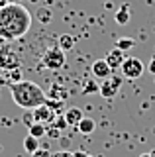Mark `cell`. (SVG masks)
<instances>
[{
	"mask_svg": "<svg viewBox=\"0 0 155 157\" xmlns=\"http://www.w3.org/2000/svg\"><path fill=\"white\" fill-rule=\"evenodd\" d=\"M10 94H12V100L24 110H33V108L47 102V94L43 92V88L32 81L10 82Z\"/></svg>",
	"mask_w": 155,
	"mask_h": 157,
	"instance_id": "cell-2",
	"label": "cell"
},
{
	"mask_svg": "<svg viewBox=\"0 0 155 157\" xmlns=\"http://www.w3.org/2000/svg\"><path fill=\"white\" fill-rule=\"evenodd\" d=\"M75 157H94V155H90V153H86V151H75L73 153Z\"/></svg>",
	"mask_w": 155,
	"mask_h": 157,
	"instance_id": "cell-27",
	"label": "cell"
},
{
	"mask_svg": "<svg viewBox=\"0 0 155 157\" xmlns=\"http://www.w3.org/2000/svg\"><path fill=\"white\" fill-rule=\"evenodd\" d=\"M120 69H122V75H124V78L135 81V78H139V77L143 75L145 65L142 63V59H138V57H126Z\"/></svg>",
	"mask_w": 155,
	"mask_h": 157,
	"instance_id": "cell-5",
	"label": "cell"
},
{
	"mask_svg": "<svg viewBox=\"0 0 155 157\" xmlns=\"http://www.w3.org/2000/svg\"><path fill=\"white\" fill-rule=\"evenodd\" d=\"M22 65V55L12 45L0 47V71H16Z\"/></svg>",
	"mask_w": 155,
	"mask_h": 157,
	"instance_id": "cell-3",
	"label": "cell"
},
{
	"mask_svg": "<svg viewBox=\"0 0 155 157\" xmlns=\"http://www.w3.org/2000/svg\"><path fill=\"white\" fill-rule=\"evenodd\" d=\"M53 126H55V128H59V130L63 132V130H65V128H67V126H69V124H67V120H65V116H63V114H61V116H57V118H55V122H53Z\"/></svg>",
	"mask_w": 155,
	"mask_h": 157,
	"instance_id": "cell-20",
	"label": "cell"
},
{
	"mask_svg": "<svg viewBox=\"0 0 155 157\" xmlns=\"http://www.w3.org/2000/svg\"><path fill=\"white\" fill-rule=\"evenodd\" d=\"M65 120H67V124L69 126H79V122L83 120V110H81V108H77V106H71V108H67L65 110Z\"/></svg>",
	"mask_w": 155,
	"mask_h": 157,
	"instance_id": "cell-10",
	"label": "cell"
},
{
	"mask_svg": "<svg viewBox=\"0 0 155 157\" xmlns=\"http://www.w3.org/2000/svg\"><path fill=\"white\" fill-rule=\"evenodd\" d=\"M120 86H122V77L118 75H110L108 78H104L102 85H100V94L104 98H114L118 94Z\"/></svg>",
	"mask_w": 155,
	"mask_h": 157,
	"instance_id": "cell-6",
	"label": "cell"
},
{
	"mask_svg": "<svg viewBox=\"0 0 155 157\" xmlns=\"http://www.w3.org/2000/svg\"><path fill=\"white\" fill-rule=\"evenodd\" d=\"M67 94H65V88H61L59 85H53L47 92V98H53V100H63Z\"/></svg>",
	"mask_w": 155,
	"mask_h": 157,
	"instance_id": "cell-15",
	"label": "cell"
},
{
	"mask_svg": "<svg viewBox=\"0 0 155 157\" xmlns=\"http://www.w3.org/2000/svg\"><path fill=\"white\" fill-rule=\"evenodd\" d=\"M24 149H26L28 153H36V151L40 149V140L28 134L26 137H24Z\"/></svg>",
	"mask_w": 155,
	"mask_h": 157,
	"instance_id": "cell-12",
	"label": "cell"
},
{
	"mask_svg": "<svg viewBox=\"0 0 155 157\" xmlns=\"http://www.w3.org/2000/svg\"><path fill=\"white\" fill-rule=\"evenodd\" d=\"M130 18H132V16H130V6L124 4V6L118 10V14H116V22H118L120 26H124V24L130 22Z\"/></svg>",
	"mask_w": 155,
	"mask_h": 157,
	"instance_id": "cell-14",
	"label": "cell"
},
{
	"mask_svg": "<svg viewBox=\"0 0 155 157\" xmlns=\"http://www.w3.org/2000/svg\"><path fill=\"white\" fill-rule=\"evenodd\" d=\"M135 45V39L134 37H120L118 41H116V47L122 49V51H128V49H132Z\"/></svg>",
	"mask_w": 155,
	"mask_h": 157,
	"instance_id": "cell-17",
	"label": "cell"
},
{
	"mask_svg": "<svg viewBox=\"0 0 155 157\" xmlns=\"http://www.w3.org/2000/svg\"><path fill=\"white\" fill-rule=\"evenodd\" d=\"M104 59H106V63H108V65L112 67V71H114V69H120V67H122V63H124L126 57H124V51H122V49L114 47L112 51H108V55H106Z\"/></svg>",
	"mask_w": 155,
	"mask_h": 157,
	"instance_id": "cell-9",
	"label": "cell"
},
{
	"mask_svg": "<svg viewBox=\"0 0 155 157\" xmlns=\"http://www.w3.org/2000/svg\"><path fill=\"white\" fill-rule=\"evenodd\" d=\"M65 63H67L65 51L59 47H51L41 55V65L45 69H49V71H59V69L65 67Z\"/></svg>",
	"mask_w": 155,
	"mask_h": 157,
	"instance_id": "cell-4",
	"label": "cell"
},
{
	"mask_svg": "<svg viewBox=\"0 0 155 157\" xmlns=\"http://www.w3.org/2000/svg\"><path fill=\"white\" fill-rule=\"evenodd\" d=\"M45 104L49 106L51 110H55V114H57V116H61V114H63V100H53V98H47Z\"/></svg>",
	"mask_w": 155,
	"mask_h": 157,
	"instance_id": "cell-19",
	"label": "cell"
},
{
	"mask_svg": "<svg viewBox=\"0 0 155 157\" xmlns=\"http://www.w3.org/2000/svg\"><path fill=\"white\" fill-rule=\"evenodd\" d=\"M51 155L53 153H49V149H41V147L36 151V153H32V157H51Z\"/></svg>",
	"mask_w": 155,
	"mask_h": 157,
	"instance_id": "cell-24",
	"label": "cell"
},
{
	"mask_svg": "<svg viewBox=\"0 0 155 157\" xmlns=\"http://www.w3.org/2000/svg\"><path fill=\"white\" fill-rule=\"evenodd\" d=\"M51 157H75V155H73L71 151H63L61 149V151H57V153H53Z\"/></svg>",
	"mask_w": 155,
	"mask_h": 157,
	"instance_id": "cell-25",
	"label": "cell"
},
{
	"mask_svg": "<svg viewBox=\"0 0 155 157\" xmlns=\"http://www.w3.org/2000/svg\"><path fill=\"white\" fill-rule=\"evenodd\" d=\"M79 132L81 134H85V136H89V134H93V132L96 130V122L93 120V118H83V120L79 122Z\"/></svg>",
	"mask_w": 155,
	"mask_h": 157,
	"instance_id": "cell-11",
	"label": "cell"
},
{
	"mask_svg": "<svg viewBox=\"0 0 155 157\" xmlns=\"http://www.w3.org/2000/svg\"><path fill=\"white\" fill-rule=\"evenodd\" d=\"M37 16H40V20L45 24V22H49V20H51V12H49V10H43V8H41L40 12H37Z\"/></svg>",
	"mask_w": 155,
	"mask_h": 157,
	"instance_id": "cell-22",
	"label": "cell"
},
{
	"mask_svg": "<svg viewBox=\"0 0 155 157\" xmlns=\"http://www.w3.org/2000/svg\"><path fill=\"white\" fill-rule=\"evenodd\" d=\"M94 92H100V86L96 85V78H89L83 86V94H94Z\"/></svg>",
	"mask_w": 155,
	"mask_h": 157,
	"instance_id": "cell-18",
	"label": "cell"
},
{
	"mask_svg": "<svg viewBox=\"0 0 155 157\" xmlns=\"http://www.w3.org/2000/svg\"><path fill=\"white\" fill-rule=\"evenodd\" d=\"M75 47V37L73 36H63L59 37V49H63V51H69V49Z\"/></svg>",
	"mask_w": 155,
	"mask_h": 157,
	"instance_id": "cell-16",
	"label": "cell"
},
{
	"mask_svg": "<svg viewBox=\"0 0 155 157\" xmlns=\"http://www.w3.org/2000/svg\"><path fill=\"white\" fill-rule=\"evenodd\" d=\"M55 110H51L47 104H41V106H37V108H33V120L36 122H40V124H45V126H49L55 122Z\"/></svg>",
	"mask_w": 155,
	"mask_h": 157,
	"instance_id": "cell-7",
	"label": "cell"
},
{
	"mask_svg": "<svg viewBox=\"0 0 155 157\" xmlns=\"http://www.w3.org/2000/svg\"><path fill=\"white\" fill-rule=\"evenodd\" d=\"M28 134L40 140L43 134H47V126H45V124H40V122H33V124L28 128Z\"/></svg>",
	"mask_w": 155,
	"mask_h": 157,
	"instance_id": "cell-13",
	"label": "cell"
},
{
	"mask_svg": "<svg viewBox=\"0 0 155 157\" xmlns=\"http://www.w3.org/2000/svg\"><path fill=\"white\" fill-rule=\"evenodd\" d=\"M149 73H151V75H155V57H151V61H149Z\"/></svg>",
	"mask_w": 155,
	"mask_h": 157,
	"instance_id": "cell-26",
	"label": "cell"
},
{
	"mask_svg": "<svg viewBox=\"0 0 155 157\" xmlns=\"http://www.w3.org/2000/svg\"><path fill=\"white\" fill-rule=\"evenodd\" d=\"M32 28V14L26 6L10 2L0 8V37L4 41H16Z\"/></svg>",
	"mask_w": 155,
	"mask_h": 157,
	"instance_id": "cell-1",
	"label": "cell"
},
{
	"mask_svg": "<svg viewBox=\"0 0 155 157\" xmlns=\"http://www.w3.org/2000/svg\"><path fill=\"white\" fill-rule=\"evenodd\" d=\"M47 134H49L51 137H59L61 136V130H59V128H55V126H47Z\"/></svg>",
	"mask_w": 155,
	"mask_h": 157,
	"instance_id": "cell-23",
	"label": "cell"
},
{
	"mask_svg": "<svg viewBox=\"0 0 155 157\" xmlns=\"http://www.w3.org/2000/svg\"><path fill=\"white\" fill-rule=\"evenodd\" d=\"M139 157H155V149H153V151H149V153H142Z\"/></svg>",
	"mask_w": 155,
	"mask_h": 157,
	"instance_id": "cell-28",
	"label": "cell"
},
{
	"mask_svg": "<svg viewBox=\"0 0 155 157\" xmlns=\"http://www.w3.org/2000/svg\"><path fill=\"white\" fill-rule=\"evenodd\" d=\"M90 73H93V78H100V81H104V78H108L110 75H112V67L106 63V59H98V61L93 63Z\"/></svg>",
	"mask_w": 155,
	"mask_h": 157,
	"instance_id": "cell-8",
	"label": "cell"
},
{
	"mask_svg": "<svg viewBox=\"0 0 155 157\" xmlns=\"http://www.w3.org/2000/svg\"><path fill=\"white\" fill-rule=\"evenodd\" d=\"M22 120H24V124L30 128L33 122H36V120H33V110H26V112H24V118H22Z\"/></svg>",
	"mask_w": 155,
	"mask_h": 157,
	"instance_id": "cell-21",
	"label": "cell"
}]
</instances>
